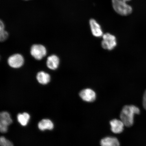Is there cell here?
<instances>
[{"label":"cell","instance_id":"7c38bea8","mask_svg":"<svg viewBox=\"0 0 146 146\" xmlns=\"http://www.w3.org/2000/svg\"><path fill=\"white\" fill-rule=\"evenodd\" d=\"M39 129L41 131H44L46 129L52 130L54 128L53 123L49 119H43L39 122L38 124Z\"/></svg>","mask_w":146,"mask_h":146},{"label":"cell","instance_id":"8fae6325","mask_svg":"<svg viewBox=\"0 0 146 146\" xmlns=\"http://www.w3.org/2000/svg\"><path fill=\"white\" fill-rule=\"evenodd\" d=\"M59 58L55 55H52L47 58L46 65L49 69L55 70L59 66Z\"/></svg>","mask_w":146,"mask_h":146},{"label":"cell","instance_id":"4fadbf2b","mask_svg":"<svg viewBox=\"0 0 146 146\" xmlns=\"http://www.w3.org/2000/svg\"><path fill=\"white\" fill-rule=\"evenodd\" d=\"M36 78L38 82L43 85L47 84L50 82V75L44 72H38Z\"/></svg>","mask_w":146,"mask_h":146},{"label":"cell","instance_id":"30bf717a","mask_svg":"<svg viewBox=\"0 0 146 146\" xmlns=\"http://www.w3.org/2000/svg\"><path fill=\"white\" fill-rule=\"evenodd\" d=\"M100 144L101 146H120L117 138L112 136H108L102 139Z\"/></svg>","mask_w":146,"mask_h":146},{"label":"cell","instance_id":"5b68a950","mask_svg":"<svg viewBox=\"0 0 146 146\" xmlns=\"http://www.w3.org/2000/svg\"><path fill=\"white\" fill-rule=\"evenodd\" d=\"M31 54L35 59L41 60L46 54L47 51L44 46L40 44H34L31 48Z\"/></svg>","mask_w":146,"mask_h":146},{"label":"cell","instance_id":"8992f818","mask_svg":"<svg viewBox=\"0 0 146 146\" xmlns=\"http://www.w3.org/2000/svg\"><path fill=\"white\" fill-rule=\"evenodd\" d=\"M79 96L84 101L91 103L96 100V94L95 91L90 88H86L79 93Z\"/></svg>","mask_w":146,"mask_h":146},{"label":"cell","instance_id":"2e32d148","mask_svg":"<svg viewBox=\"0 0 146 146\" xmlns=\"http://www.w3.org/2000/svg\"><path fill=\"white\" fill-rule=\"evenodd\" d=\"M0 145L1 146H14L11 142L3 136L1 137L0 138Z\"/></svg>","mask_w":146,"mask_h":146},{"label":"cell","instance_id":"9a60e30c","mask_svg":"<svg viewBox=\"0 0 146 146\" xmlns=\"http://www.w3.org/2000/svg\"><path fill=\"white\" fill-rule=\"evenodd\" d=\"M8 36V32L5 30L4 24L1 21L0 23V40L1 42L4 41L7 39Z\"/></svg>","mask_w":146,"mask_h":146},{"label":"cell","instance_id":"9c48e42d","mask_svg":"<svg viewBox=\"0 0 146 146\" xmlns=\"http://www.w3.org/2000/svg\"><path fill=\"white\" fill-rule=\"evenodd\" d=\"M111 130L115 134H120L123 132L125 125L121 120L113 119L110 122Z\"/></svg>","mask_w":146,"mask_h":146},{"label":"cell","instance_id":"3957f363","mask_svg":"<svg viewBox=\"0 0 146 146\" xmlns=\"http://www.w3.org/2000/svg\"><path fill=\"white\" fill-rule=\"evenodd\" d=\"M103 40L101 46L105 50H112L116 46V39L115 36L109 33H106L103 36Z\"/></svg>","mask_w":146,"mask_h":146},{"label":"cell","instance_id":"52a82bcc","mask_svg":"<svg viewBox=\"0 0 146 146\" xmlns=\"http://www.w3.org/2000/svg\"><path fill=\"white\" fill-rule=\"evenodd\" d=\"M24 60L22 56L15 54L10 56L8 59V63L11 67L15 68H19L23 65Z\"/></svg>","mask_w":146,"mask_h":146},{"label":"cell","instance_id":"6da1fadb","mask_svg":"<svg viewBox=\"0 0 146 146\" xmlns=\"http://www.w3.org/2000/svg\"><path fill=\"white\" fill-rule=\"evenodd\" d=\"M140 111L139 108L135 106H124L120 112V120L123 121L125 126L131 127L134 123L135 115L139 114Z\"/></svg>","mask_w":146,"mask_h":146},{"label":"cell","instance_id":"ac0fdd59","mask_svg":"<svg viewBox=\"0 0 146 146\" xmlns=\"http://www.w3.org/2000/svg\"><path fill=\"white\" fill-rule=\"evenodd\" d=\"M124 1H125L126 2H127L131 1V0H124Z\"/></svg>","mask_w":146,"mask_h":146},{"label":"cell","instance_id":"5bb4252c","mask_svg":"<svg viewBox=\"0 0 146 146\" xmlns=\"http://www.w3.org/2000/svg\"><path fill=\"white\" fill-rule=\"evenodd\" d=\"M17 120L19 123L23 126H26L30 119V115L27 113L24 112L22 114L18 115Z\"/></svg>","mask_w":146,"mask_h":146},{"label":"cell","instance_id":"277c9868","mask_svg":"<svg viewBox=\"0 0 146 146\" xmlns=\"http://www.w3.org/2000/svg\"><path fill=\"white\" fill-rule=\"evenodd\" d=\"M13 121L10 114L8 112H2L0 114V131L2 133H5L8 130V127Z\"/></svg>","mask_w":146,"mask_h":146},{"label":"cell","instance_id":"e0dca14e","mask_svg":"<svg viewBox=\"0 0 146 146\" xmlns=\"http://www.w3.org/2000/svg\"><path fill=\"white\" fill-rule=\"evenodd\" d=\"M142 104L144 108L146 110V90L143 94Z\"/></svg>","mask_w":146,"mask_h":146},{"label":"cell","instance_id":"ba28073f","mask_svg":"<svg viewBox=\"0 0 146 146\" xmlns=\"http://www.w3.org/2000/svg\"><path fill=\"white\" fill-rule=\"evenodd\" d=\"M89 24L93 35L96 37L103 36L104 34L101 26L96 20L91 19L89 21Z\"/></svg>","mask_w":146,"mask_h":146},{"label":"cell","instance_id":"7a4b0ae2","mask_svg":"<svg viewBox=\"0 0 146 146\" xmlns=\"http://www.w3.org/2000/svg\"><path fill=\"white\" fill-rule=\"evenodd\" d=\"M113 8L120 15L126 16L132 13L133 9L124 0H112Z\"/></svg>","mask_w":146,"mask_h":146},{"label":"cell","instance_id":"d6986e66","mask_svg":"<svg viewBox=\"0 0 146 146\" xmlns=\"http://www.w3.org/2000/svg\"><path fill=\"white\" fill-rule=\"evenodd\" d=\"M25 1H28V0H25Z\"/></svg>","mask_w":146,"mask_h":146}]
</instances>
